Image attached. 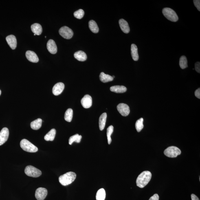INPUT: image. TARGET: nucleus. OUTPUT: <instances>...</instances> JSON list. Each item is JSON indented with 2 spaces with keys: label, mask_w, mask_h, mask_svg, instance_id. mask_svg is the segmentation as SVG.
<instances>
[{
  "label": "nucleus",
  "mask_w": 200,
  "mask_h": 200,
  "mask_svg": "<svg viewBox=\"0 0 200 200\" xmlns=\"http://www.w3.org/2000/svg\"><path fill=\"white\" fill-rule=\"evenodd\" d=\"M191 196L192 200H199V198L194 194H192Z\"/></svg>",
  "instance_id": "nucleus-37"
},
{
  "label": "nucleus",
  "mask_w": 200,
  "mask_h": 200,
  "mask_svg": "<svg viewBox=\"0 0 200 200\" xmlns=\"http://www.w3.org/2000/svg\"><path fill=\"white\" fill-rule=\"evenodd\" d=\"M89 26L92 32L93 33H98L99 31V27L96 22L93 20H91L89 22Z\"/></svg>",
  "instance_id": "nucleus-25"
},
{
  "label": "nucleus",
  "mask_w": 200,
  "mask_h": 200,
  "mask_svg": "<svg viewBox=\"0 0 200 200\" xmlns=\"http://www.w3.org/2000/svg\"><path fill=\"white\" fill-rule=\"evenodd\" d=\"M34 35H35H35H36L35 34H34Z\"/></svg>",
  "instance_id": "nucleus-39"
},
{
  "label": "nucleus",
  "mask_w": 200,
  "mask_h": 200,
  "mask_svg": "<svg viewBox=\"0 0 200 200\" xmlns=\"http://www.w3.org/2000/svg\"><path fill=\"white\" fill-rule=\"evenodd\" d=\"M131 55L134 61H137L139 59V56L137 52V47L136 45L133 44L131 47Z\"/></svg>",
  "instance_id": "nucleus-22"
},
{
  "label": "nucleus",
  "mask_w": 200,
  "mask_h": 200,
  "mask_svg": "<svg viewBox=\"0 0 200 200\" xmlns=\"http://www.w3.org/2000/svg\"><path fill=\"white\" fill-rule=\"evenodd\" d=\"M47 190L46 189L39 188L36 190L35 196L38 200H44L47 197Z\"/></svg>",
  "instance_id": "nucleus-9"
},
{
  "label": "nucleus",
  "mask_w": 200,
  "mask_h": 200,
  "mask_svg": "<svg viewBox=\"0 0 200 200\" xmlns=\"http://www.w3.org/2000/svg\"><path fill=\"white\" fill-rule=\"evenodd\" d=\"M74 56L75 58L80 61H85L87 60V58L85 53L81 51H77L75 52Z\"/></svg>",
  "instance_id": "nucleus-18"
},
{
  "label": "nucleus",
  "mask_w": 200,
  "mask_h": 200,
  "mask_svg": "<svg viewBox=\"0 0 200 200\" xmlns=\"http://www.w3.org/2000/svg\"><path fill=\"white\" fill-rule=\"evenodd\" d=\"M100 81L103 83L111 82L113 80L112 76L106 74L103 72L100 73Z\"/></svg>",
  "instance_id": "nucleus-23"
},
{
  "label": "nucleus",
  "mask_w": 200,
  "mask_h": 200,
  "mask_svg": "<svg viewBox=\"0 0 200 200\" xmlns=\"http://www.w3.org/2000/svg\"><path fill=\"white\" fill-rule=\"evenodd\" d=\"M110 90L116 93H123L127 91V88L124 86H114L110 88Z\"/></svg>",
  "instance_id": "nucleus-20"
},
{
  "label": "nucleus",
  "mask_w": 200,
  "mask_h": 200,
  "mask_svg": "<svg viewBox=\"0 0 200 200\" xmlns=\"http://www.w3.org/2000/svg\"><path fill=\"white\" fill-rule=\"evenodd\" d=\"M106 198V192L104 189H100L97 192L96 194V200H104Z\"/></svg>",
  "instance_id": "nucleus-26"
},
{
  "label": "nucleus",
  "mask_w": 200,
  "mask_h": 200,
  "mask_svg": "<svg viewBox=\"0 0 200 200\" xmlns=\"http://www.w3.org/2000/svg\"><path fill=\"white\" fill-rule=\"evenodd\" d=\"M65 88V85L62 82H59L54 86L52 89L53 94L55 96H58L62 93Z\"/></svg>",
  "instance_id": "nucleus-12"
},
{
  "label": "nucleus",
  "mask_w": 200,
  "mask_h": 200,
  "mask_svg": "<svg viewBox=\"0 0 200 200\" xmlns=\"http://www.w3.org/2000/svg\"><path fill=\"white\" fill-rule=\"evenodd\" d=\"M21 148L25 151L34 153L38 151V148L26 139H22L20 142Z\"/></svg>",
  "instance_id": "nucleus-3"
},
{
  "label": "nucleus",
  "mask_w": 200,
  "mask_h": 200,
  "mask_svg": "<svg viewBox=\"0 0 200 200\" xmlns=\"http://www.w3.org/2000/svg\"><path fill=\"white\" fill-rule=\"evenodd\" d=\"M152 174L149 171H145L141 173L137 177L136 183L139 188H144L147 185L151 179Z\"/></svg>",
  "instance_id": "nucleus-1"
},
{
  "label": "nucleus",
  "mask_w": 200,
  "mask_h": 200,
  "mask_svg": "<svg viewBox=\"0 0 200 200\" xmlns=\"http://www.w3.org/2000/svg\"><path fill=\"white\" fill-rule=\"evenodd\" d=\"M42 119L38 118L36 120L33 121L31 123V127L33 130H37L41 127L42 124Z\"/></svg>",
  "instance_id": "nucleus-21"
},
{
  "label": "nucleus",
  "mask_w": 200,
  "mask_h": 200,
  "mask_svg": "<svg viewBox=\"0 0 200 200\" xmlns=\"http://www.w3.org/2000/svg\"><path fill=\"white\" fill-rule=\"evenodd\" d=\"M143 121H144V119L142 118H141L137 120L135 124V127L137 132H140L144 128V125L143 124Z\"/></svg>",
  "instance_id": "nucleus-30"
},
{
  "label": "nucleus",
  "mask_w": 200,
  "mask_h": 200,
  "mask_svg": "<svg viewBox=\"0 0 200 200\" xmlns=\"http://www.w3.org/2000/svg\"><path fill=\"white\" fill-rule=\"evenodd\" d=\"M107 114L106 113H102L99 119V127L100 131H102L105 127Z\"/></svg>",
  "instance_id": "nucleus-19"
},
{
  "label": "nucleus",
  "mask_w": 200,
  "mask_h": 200,
  "mask_svg": "<svg viewBox=\"0 0 200 200\" xmlns=\"http://www.w3.org/2000/svg\"><path fill=\"white\" fill-rule=\"evenodd\" d=\"M1 90H0V95H1Z\"/></svg>",
  "instance_id": "nucleus-38"
},
{
  "label": "nucleus",
  "mask_w": 200,
  "mask_h": 200,
  "mask_svg": "<svg viewBox=\"0 0 200 200\" xmlns=\"http://www.w3.org/2000/svg\"><path fill=\"white\" fill-rule=\"evenodd\" d=\"M164 153L166 157L174 158L180 155L181 151L179 148L175 146H170L165 150Z\"/></svg>",
  "instance_id": "nucleus-5"
},
{
  "label": "nucleus",
  "mask_w": 200,
  "mask_h": 200,
  "mask_svg": "<svg viewBox=\"0 0 200 200\" xmlns=\"http://www.w3.org/2000/svg\"><path fill=\"white\" fill-rule=\"evenodd\" d=\"M26 174L29 177L37 178L42 175V172L38 169L31 165L27 166L25 170Z\"/></svg>",
  "instance_id": "nucleus-6"
},
{
  "label": "nucleus",
  "mask_w": 200,
  "mask_h": 200,
  "mask_svg": "<svg viewBox=\"0 0 200 200\" xmlns=\"http://www.w3.org/2000/svg\"><path fill=\"white\" fill-rule=\"evenodd\" d=\"M60 35L66 39H70L72 37L73 32L72 30L69 27L64 26L61 27L59 30Z\"/></svg>",
  "instance_id": "nucleus-7"
},
{
  "label": "nucleus",
  "mask_w": 200,
  "mask_h": 200,
  "mask_svg": "<svg viewBox=\"0 0 200 200\" xmlns=\"http://www.w3.org/2000/svg\"><path fill=\"white\" fill-rule=\"evenodd\" d=\"M82 138V136L78 134L72 136L69 139V144L71 145L74 142L79 143L80 142Z\"/></svg>",
  "instance_id": "nucleus-27"
},
{
  "label": "nucleus",
  "mask_w": 200,
  "mask_h": 200,
  "mask_svg": "<svg viewBox=\"0 0 200 200\" xmlns=\"http://www.w3.org/2000/svg\"><path fill=\"white\" fill-rule=\"evenodd\" d=\"M119 24L123 32L125 34H128L129 32L130 27L127 21L124 19H120L119 20Z\"/></svg>",
  "instance_id": "nucleus-16"
},
{
  "label": "nucleus",
  "mask_w": 200,
  "mask_h": 200,
  "mask_svg": "<svg viewBox=\"0 0 200 200\" xmlns=\"http://www.w3.org/2000/svg\"><path fill=\"white\" fill-rule=\"evenodd\" d=\"M47 50L51 54H55L57 52V47L55 43L53 40H49L47 42Z\"/></svg>",
  "instance_id": "nucleus-14"
},
{
  "label": "nucleus",
  "mask_w": 200,
  "mask_h": 200,
  "mask_svg": "<svg viewBox=\"0 0 200 200\" xmlns=\"http://www.w3.org/2000/svg\"><path fill=\"white\" fill-rule=\"evenodd\" d=\"M113 126L111 125L107 128V136L108 144L110 145L112 142L111 135L113 133Z\"/></svg>",
  "instance_id": "nucleus-31"
},
{
  "label": "nucleus",
  "mask_w": 200,
  "mask_h": 200,
  "mask_svg": "<svg viewBox=\"0 0 200 200\" xmlns=\"http://www.w3.org/2000/svg\"><path fill=\"white\" fill-rule=\"evenodd\" d=\"M194 3L198 10L200 11V1L199 0H194Z\"/></svg>",
  "instance_id": "nucleus-33"
},
{
  "label": "nucleus",
  "mask_w": 200,
  "mask_h": 200,
  "mask_svg": "<svg viewBox=\"0 0 200 200\" xmlns=\"http://www.w3.org/2000/svg\"><path fill=\"white\" fill-rule=\"evenodd\" d=\"M159 200V196L157 194H155L154 195L152 196L149 199V200Z\"/></svg>",
  "instance_id": "nucleus-35"
},
{
  "label": "nucleus",
  "mask_w": 200,
  "mask_h": 200,
  "mask_svg": "<svg viewBox=\"0 0 200 200\" xmlns=\"http://www.w3.org/2000/svg\"><path fill=\"white\" fill-rule=\"evenodd\" d=\"M194 95H195V96L196 97H197L199 99H200V89L199 88L196 90L195 91Z\"/></svg>",
  "instance_id": "nucleus-36"
},
{
  "label": "nucleus",
  "mask_w": 200,
  "mask_h": 200,
  "mask_svg": "<svg viewBox=\"0 0 200 200\" xmlns=\"http://www.w3.org/2000/svg\"><path fill=\"white\" fill-rule=\"evenodd\" d=\"M31 29L32 32L37 35H40L43 32L42 27L41 25L39 23H35L31 25Z\"/></svg>",
  "instance_id": "nucleus-17"
},
{
  "label": "nucleus",
  "mask_w": 200,
  "mask_h": 200,
  "mask_svg": "<svg viewBox=\"0 0 200 200\" xmlns=\"http://www.w3.org/2000/svg\"><path fill=\"white\" fill-rule=\"evenodd\" d=\"M9 136V131L8 128H3L0 132V146L6 142L8 140Z\"/></svg>",
  "instance_id": "nucleus-10"
},
{
  "label": "nucleus",
  "mask_w": 200,
  "mask_h": 200,
  "mask_svg": "<svg viewBox=\"0 0 200 200\" xmlns=\"http://www.w3.org/2000/svg\"><path fill=\"white\" fill-rule=\"evenodd\" d=\"M56 133V130L52 129L44 137L45 141H52L54 140Z\"/></svg>",
  "instance_id": "nucleus-24"
},
{
  "label": "nucleus",
  "mask_w": 200,
  "mask_h": 200,
  "mask_svg": "<svg viewBox=\"0 0 200 200\" xmlns=\"http://www.w3.org/2000/svg\"><path fill=\"white\" fill-rule=\"evenodd\" d=\"M117 108V111L123 116H127L130 113V108L127 104L123 103L119 104Z\"/></svg>",
  "instance_id": "nucleus-8"
},
{
  "label": "nucleus",
  "mask_w": 200,
  "mask_h": 200,
  "mask_svg": "<svg viewBox=\"0 0 200 200\" xmlns=\"http://www.w3.org/2000/svg\"><path fill=\"white\" fill-rule=\"evenodd\" d=\"M73 115V110L71 108L67 109L65 112V116H64L65 120L68 122H71L72 119Z\"/></svg>",
  "instance_id": "nucleus-28"
},
{
  "label": "nucleus",
  "mask_w": 200,
  "mask_h": 200,
  "mask_svg": "<svg viewBox=\"0 0 200 200\" xmlns=\"http://www.w3.org/2000/svg\"><path fill=\"white\" fill-rule=\"evenodd\" d=\"M162 13L165 17L169 21L176 22L178 20V17L175 11L172 9L166 8L163 9Z\"/></svg>",
  "instance_id": "nucleus-4"
},
{
  "label": "nucleus",
  "mask_w": 200,
  "mask_h": 200,
  "mask_svg": "<svg viewBox=\"0 0 200 200\" xmlns=\"http://www.w3.org/2000/svg\"><path fill=\"white\" fill-rule=\"evenodd\" d=\"M76 175L74 172H69L60 176L59 178L60 184L63 186L71 184L76 179Z\"/></svg>",
  "instance_id": "nucleus-2"
},
{
  "label": "nucleus",
  "mask_w": 200,
  "mask_h": 200,
  "mask_svg": "<svg viewBox=\"0 0 200 200\" xmlns=\"http://www.w3.org/2000/svg\"><path fill=\"white\" fill-rule=\"evenodd\" d=\"M81 104L84 108L88 109L92 105V98L88 95H85L81 100Z\"/></svg>",
  "instance_id": "nucleus-11"
},
{
  "label": "nucleus",
  "mask_w": 200,
  "mask_h": 200,
  "mask_svg": "<svg viewBox=\"0 0 200 200\" xmlns=\"http://www.w3.org/2000/svg\"><path fill=\"white\" fill-rule=\"evenodd\" d=\"M6 41L10 48L15 49L17 47V40L15 36L14 35H10L6 37Z\"/></svg>",
  "instance_id": "nucleus-13"
},
{
  "label": "nucleus",
  "mask_w": 200,
  "mask_h": 200,
  "mask_svg": "<svg viewBox=\"0 0 200 200\" xmlns=\"http://www.w3.org/2000/svg\"><path fill=\"white\" fill-rule=\"evenodd\" d=\"M84 11L81 9H80L74 13V16L77 19H81L84 17Z\"/></svg>",
  "instance_id": "nucleus-32"
},
{
  "label": "nucleus",
  "mask_w": 200,
  "mask_h": 200,
  "mask_svg": "<svg viewBox=\"0 0 200 200\" xmlns=\"http://www.w3.org/2000/svg\"><path fill=\"white\" fill-rule=\"evenodd\" d=\"M195 69L198 73L200 72V62H197L195 64Z\"/></svg>",
  "instance_id": "nucleus-34"
},
{
  "label": "nucleus",
  "mask_w": 200,
  "mask_h": 200,
  "mask_svg": "<svg viewBox=\"0 0 200 200\" xmlns=\"http://www.w3.org/2000/svg\"><path fill=\"white\" fill-rule=\"evenodd\" d=\"M26 56L29 61L33 63H37L39 60L37 55L35 53L32 51H27L26 53Z\"/></svg>",
  "instance_id": "nucleus-15"
},
{
  "label": "nucleus",
  "mask_w": 200,
  "mask_h": 200,
  "mask_svg": "<svg viewBox=\"0 0 200 200\" xmlns=\"http://www.w3.org/2000/svg\"><path fill=\"white\" fill-rule=\"evenodd\" d=\"M188 61L186 57L182 56L181 57L179 60V65L181 69H184L188 67Z\"/></svg>",
  "instance_id": "nucleus-29"
}]
</instances>
